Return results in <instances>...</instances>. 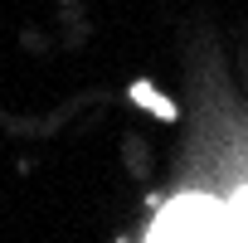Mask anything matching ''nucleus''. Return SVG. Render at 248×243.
I'll use <instances>...</instances> for the list:
<instances>
[{"label": "nucleus", "mask_w": 248, "mask_h": 243, "mask_svg": "<svg viewBox=\"0 0 248 243\" xmlns=\"http://www.w3.org/2000/svg\"><path fill=\"white\" fill-rule=\"evenodd\" d=\"M219 233L233 238L229 209L219 199H209V195H180L156 219V238H219Z\"/></svg>", "instance_id": "f257e3e1"}, {"label": "nucleus", "mask_w": 248, "mask_h": 243, "mask_svg": "<svg viewBox=\"0 0 248 243\" xmlns=\"http://www.w3.org/2000/svg\"><path fill=\"white\" fill-rule=\"evenodd\" d=\"M229 228H233V238H248V190L229 204Z\"/></svg>", "instance_id": "f03ea898"}]
</instances>
